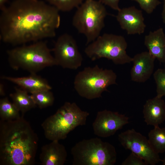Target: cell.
<instances>
[{
	"label": "cell",
	"mask_w": 165,
	"mask_h": 165,
	"mask_svg": "<svg viewBox=\"0 0 165 165\" xmlns=\"http://www.w3.org/2000/svg\"><path fill=\"white\" fill-rule=\"evenodd\" d=\"M59 11L41 0H14L1 10L0 39L16 45L54 37L61 24Z\"/></svg>",
	"instance_id": "cell-1"
},
{
	"label": "cell",
	"mask_w": 165,
	"mask_h": 165,
	"mask_svg": "<svg viewBox=\"0 0 165 165\" xmlns=\"http://www.w3.org/2000/svg\"><path fill=\"white\" fill-rule=\"evenodd\" d=\"M38 138L22 115L11 120H0V165H33Z\"/></svg>",
	"instance_id": "cell-2"
},
{
	"label": "cell",
	"mask_w": 165,
	"mask_h": 165,
	"mask_svg": "<svg viewBox=\"0 0 165 165\" xmlns=\"http://www.w3.org/2000/svg\"><path fill=\"white\" fill-rule=\"evenodd\" d=\"M89 115L75 103L65 102L42 124L45 136L51 141L64 140L75 128L85 125Z\"/></svg>",
	"instance_id": "cell-3"
},
{
	"label": "cell",
	"mask_w": 165,
	"mask_h": 165,
	"mask_svg": "<svg viewBox=\"0 0 165 165\" xmlns=\"http://www.w3.org/2000/svg\"><path fill=\"white\" fill-rule=\"evenodd\" d=\"M52 51L46 42L40 40L8 50L7 53L9 63L13 69H21L31 74H36L46 67L57 65Z\"/></svg>",
	"instance_id": "cell-4"
},
{
	"label": "cell",
	"mask_w": 165,
	"mask_h": 165,
	"mask_svg": "<svg viewBox=\"0 0 165 165\" xmlns=\"http://www.w3.org/2000/svg\"><path fill=\"white\" fill-rule=\"evenodd\" d=\"M107 15L105 5L98 0H85L77 8L72 24L79 33L85 35L86 45L100 35Z\"/></svg>",
	"instance_id": "cell-5"
},
{
	"label": "cell",
	"mask_w": 165,
	"mask_h": 165,
	"mask_svg": "<svg viewBox=\"0 0 165 165\" xmlns=\"http://www.w3.org/2000/svg\"><path fill=\"white\" fill-rule=\"evenodd\" d=\"M73 165H113L116 161L115 147L98 138L83 139L72 148Z\"/></svg>",
	"instance_id": "cell-6"
},
{
	"label": "cell",
	"mask_w": 165,
	"mask_h": 165,
	"mask_svg": "<svg viewBox=\"0 0 165 165\" xmlns=\"http://www.w3.org/2000/svg\"><path fill=\"white\" fill-rule=\"evenodd\" d=\"M117 75L112 70L96 65L78 72L74 82L75 90L81 97L89 100L99 98L108 87L116 84Z\"/></svg>",
	"instance_id": "cell-7"
},
{
	"label": "cell",
	"mask_w": 165,
	"mask_h": 165,
	"mask_svg": "<svg viewBox=\"0 0 165 165\" xmlns=\"http://www.w3.org/2000/svg\"><path fill=\"white\" fill-rule=\"evenodd\" d=\"M87 45L84 52L92 61L106 58L116 64H123L132 61V57L126 52L127 42L122 35L105 33Z\"/></svg>",
	"instance_id": "cell-8"
},
{
	"label": "cell",
	"mask_w": 165,
	"mask_h": 165,
	"mask_svg": "<svg viewBox=\"0 0 165 165\" xmlns=\"http://www.w3.org/2000/svg\"><path fill=\"white\" fill-rule=\"evenodd\" d=\"M52 50L57 65L73 70L77 69L81 66L82 56L75 40L70 34L64 33L60 35Z\"/></svg>",
	"instance_id": "cell-9"
},
{
	"label": "cell",
	"mask_w": 165,
	"mask_h": 165,
	"mask_svg": "<svg viewBox=\"0 0 165 165\" xmlns=\"http://www.w3.org/2000/svg\"><path fill=\"white\" fill-rule=\"evenodd\" d=\"M118 139L124 148L138 155L147 165H155L161 161L159 154L153 150L148 139L134 129L121 133Z\"/></svg>",
	"instance_id": "cell-10"
},
{
	"label": "cell",
	"mask_w": 165,
	"mask_h": 165,
	"mask_svg": "<svg viewBox=\"0 0 165 165\" xmlns=\"http://www.w3.org/2000/svg\"><path fill=\"white\" fill-rule=\"evenodd\" d=\"M129 118L118 112L106 109L98 112L92 124L94 134L102 138L114 135L128 124Z\"/></svg>",
	"instance_id": "cell-11"
},
{
	"label": "cell",
	"mask_w": 165,
	"mask_h": 165,
	"mask_svg": "<svg viewBox=\"0 0 165 165\" xmlns=\"http://www.w3.org/2000/svg\"><path fill=\"white\" fill-rule=\"evenodd\" d=\"M116 17L121 28L128 35H141L144 32L146 25L142 11L134 6L120 8Z\"/></svg>",
	"instance_id": "cell-12"
},
{
	"label": "cell",
	"mask_w": 165,
	"mask_h": 165,
	"mask_svg": "<svg viewBox=\"0 0 165 165\" xmlns=\"http://www.w3.org/2000/svg\"><path fill=\"white\" fill-rule=\"evenodd\" d=\"M155 58L148 51L143 52L132 57L133 66L130 71L132 81L144 82L153 73Z\"/></svg>",
	"instance_id": "cell-13"
},
{
	"label": "cell",
	"mask_w": 165,
	"mask_h": 165,
	"mask_svg": "<svg viewBox=\"0 0 165 165\" xmlns=\"http://www.w3.org/2000/svg\"><path fill=\"white\" fill-rule=\"evenodd\" d=\"M41 148L39 159L42 165H63L67 157L65 146L57 140L51 141Z\"/></svg>",
	"instance_id": "cell-14"
},
{
	"label": "cell",
	"mask_w": 165,
	"mask_h": 165,
	"mask_svg": "<svg viewBox=\"0 0 165 165\" xmlns=\"http://www.w3.org/2000/svg\"><path fill=\"white\" fill-rule=\"evenodd\" d=\"M143 112L147 125L159 126L165 120L164 101L156 96L148 100L144 105Z\"/></svg>",
	"instance_id": "cell-15"
},
{
	"label": "cell",
	"mask_w": 165,
	"mask_h": 165,
	"mask_svg": "<svg viewBox=\"0 0 165 165\" xmlns=\"http://www.w3.org/2000/svg\"><path fill=\"white\" fill-rule=\"evenodd\" d=\"M2 79L11 82L21 89L32 94L44 90H51L52 87L45 79L36 74H31L28 76L15 77L3 76Z\"/></svg>",
	"instance_id": "cell-16"
},
{
	"label": "cell",
	"mask_w": 165,
	"mask_h": 165,
	"mask_svg": "<svg viewBox=\"0 0 165 165\" xmlns=\"http://www.w3.org/2000/svg\"><path fill=\"white\" fill-rule=\"evenodd\" d=\"M144 43L149 53L160 62L165 63V35L160 28L146 35Z\"/></svg>",
	"instance_id": "cell-17"
},
{
	"label": "cell",
	"mask_w": 165,
	"mask_h": 165,
	"mask_svg": "<svg viewBox=\"0 0 165 165\" xmlns=\"http://www.w3.org/2000/svg\"><path fill=\"white\" fill-rule=\"evenodd\" d=\"M28 93L20 88L15 87L14 92L9 95L12 102L23 116L25 113L37 106L31 95H29Z\"/></svg>",
	"instance_id": "cell-18"
},
{
	"label": "cell",
	"mask_w": 165,
	"mask_h": 165,
	"mask_svg": "<svg viewBox=\"0 0 165 165\" xmlns=\"http://www.w3.org/2000/svg\"><path fill=\"white\" fill-rule=\"evenodd\" d=\"M148 137L149 143L156 153L165 152V127H154L148 133Z\"/></svg>",
	"instance_id": "cell-19"
},
{
	"label": "cell",
	"mask_w": 165,
	"mask_h": 165,
	"mask_svg": "<svg viewBox=\"0 0 165 165\" xmlns=\"http://www.w3.org/2000/svg\"><path fill=\"white\" fill-rule=\"evenodd\" d=\"M20 112L7 97L0 100V117L1 120L9 121L20 118Z\"/></svg>",
	"instance_id": "cell-20"
},
{
	"label": "cell",
	"mask_w": 165,
	"mask_h": 165,
	"mask_svg": "<svg viewBox=\"0 0 165 165\" xmlns=\"http://www.w3.org/2000/svg\"><path fill=\"white\" fill-rule=\"evenodd\" d=\"M31 96L36 105L43 108L53 105L54 97L50 90H44L31 94Z\"/></svg>",
	"instance_id": "cell-21"
},
{
	"label": "cell",
	"mask_w": 165,
	"mask_h": 165,
	"mask_svg": "<svg viewBox=\"0 0 165 165\" xmlns=\"http://www.w3.org/2000/svg\"><path fill=\"white\" fill-rule=\"evenodd\" d=\"M59 11L68 12L77 8L85 0H46Z\"/></svg>",
	"instance_id": "cell-22"
},
{
	"label": "cell",
	"mask_w": 165,
	"mask_h": 165,
	"mask_svg": "<svg viewBox=\"0 0 165 165\" xmlns=\"http://www.w3.org/2000/svg\"><path fill=\"white\" fill-rule=\"evenodd\" d=\"M153 76L156 84V96L162 98L165 96V68L158 69Z\"/></svg>",
	"instance_id": "cell-23"
},
{
	"label": "cell",
	"mask_w": 165,
	"mask_h": 165,
	"mask_svg": "<svg viewBox=\"0 0 165 165\" xmlns=\"http://www.w3.org/2000/svg\"><path fill=\"white\" fill-rule=\"evenodd\" d=\"M138 3L141 9L148 14L152 13L160 4L159 0H132Z\"/></svg>",
	"instance_id": "cell-24"
},
{
	"label": "cell",
	"mask_w": 165,
	"mask_h": 165,
	"mask_svg": "<svg viewBox=\"0 0 165 165\" xmlns=\"http://www.w3.org/2000/svg\"><path fill=\"white\" fill-rule=\"evenodd\" d=\"M122 165H146L147 164L138 155L131 152L122 163Z\"/></svg>",
	"instance_id": "cell-25"
},
{
	"label": "cell",
	"mask_w": 165,
	"mask_h": 165,
	"mask_svg": "<svg viewBox=\"0 0 165 165\" xmlns=\"http://www.w3.org/2000/svg\"><path fill=\"white\" fill-rule=\"evenodd\" d=\"M104 5L110 7L112 9L119 11L120 9L119 7L120 0H98Z\"/></svg>",
	"instance_id": "cell-26"
},
{
	"label": "cell",
	"mask_w": 165,
	"mask_h": 165,
	"mask_svg": "<svg viewBox=\"0 0 165 165\" xmlns=\"http://www.w3.org/2000/svg\"><path fill=\"white\" fill-rule=\"evenodd\" d=\"M162 17L163 22L165 24V0H163V9L162 13Z\"/></svg>",
	"instance_id": "cell-27"
},
{
	"label": "cell",
	"mask_w": 165,
	"mask_h": 165,
	"mask_svg": "<svg viewBox=\"0 0 165 165\" xmlns=\"http://www.w3.org/2000/svg\"><path fill=\"white\" fill-rule=\"evenodd\" d=\"M8 0H0V9L1 10H2L6 6L5 4Z\"/></svg>",
	"instance_id": "cell-28"
},
{
	"label": "cell",
	"mask_w": 165,
	"mask_h": 165,
	"mask_svg": "<svg viewBox=\"0 0 165 165\" xmlns=\"http://www.w3.org/2000/svg\"><path fill=\"white\" fill-rule=\"evenodd\" d=\"M5 92L3 85L2 83L0 84V95L1 96H4Z\"/></svg>",
	"instance_id": "cell-29"
},
{
	"label": "cell",
	"mask_w": 165,
	"mask_h": 165,
	"mask_svg": "<svg viewBox=\"0 0 165 165\" xmlns=\"http://www.w3.org/2000/svg\"><path fill=\"white\" fill-rule=\"evenodd\" d=\"M161 161L163 162V165H165V156L163 160H161Z\"/></svg>",
	"instance_id": "cell-30"
}]
</instances>
